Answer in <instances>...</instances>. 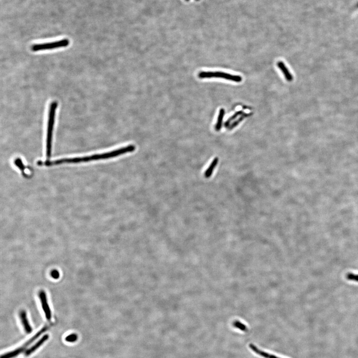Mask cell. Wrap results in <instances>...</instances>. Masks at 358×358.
Listing matches in <instances>:
<instances>
[{"instance_id": "6da1fadb", "label": "cell", "mask_w": 358, "mask_h": 358, "mask_svg": "<svg viewBox=\"0 0 358 358\" xmlns=\"http://www.w3.org/2000/svg\"><path fill=\"white\" fill-rule=\"evenodd\" d=\"M136 147L135 145H129L125 147L121 148L119 149L113 151L108 152L104 153L99 154L93 155L91 156H84L81 157H75L72 158L61 159L56 160L50 161H46L43 162V165L44 166H52L58 165L63 164H72V163H79L82 162H90L93 161L107 159L111 158L113 157H117L120 155L124 154L126 153L132 152L135 150Z\"/></svg>"}, {"instance_id": "7a4b0ae2", "label": "cell", "mask_w": 358, "mask_h": 358, "mask_svg": "<svg viewBox=\"0 0 358 358\" xmlns=\"http://www.w3.org/2000/svg\"><path fill=\"white\" fill-rule=\"evenodd\" d=\"M58 107V102L54 101L51 102L49 106L48 118L47 129V158L49 159L51 156L53 132L55 122V113Z\"/></svg>"}, {"instance_id": "3957f363", "label": "cell", "mask_w": 358, "mask_h": 358, "mask_svg": "<svg viewBox=\"0 0 358 358\" xmlns=\"http://www.w3.org/2000/svg\"><path fill=\"white\" fill-rule=\"evenodd\" d=\"M198 76L201 79L219 78L237 83L240 82L242 80L241 77L238 75H231L220 72L201 71L198 73Z\"/></svg>"}, {"instance_id": "277c9868", "label": "cell", "mask_w": 358, "mask_h": 358, "mask_svg": "<svg viewBox=\"0 0 358 358\" xmlns=\"http://www.w3.org/2000/svg\"><path fill=\"white\" fill-rule=\"evenodd\" d=\"M47 326L43 327L37 333H36V334L33 336L32 337H31L30 340L25 342L24 345H22V347L18 348L13 351L3 354L1 357V358H14L17 357L20 354L24 352V351H26L25 350L29 347V346H30L34 341L36 340V339H37L42 333L45 332L47 331Z\"/></svg>"}, {"instance_id": "5b68a950", "label": "cell", "mask_w": 358, "mask_h": 358, "mask_svg": "<svg viewBox=\"0 0 358 358\" xmlns=\"http://www.w3.org/2000/svg\"><path fill=\"white\" fill-rule=\"evenodd\" d=\"M70 41L68 39H63L60 41L51 42L48 43L34 44L31 47V50L34 52L42 51V50H51L58 48L65 47H68Z\"/></svg>"}, {"instance_id": "8992f818", "label": "cell", "mask_w": 358, "mask_h": 358, "mask_svg": "<svg viewBox=\"0 0 358 358\" xmlns=\"http://www.w3.org/2000/svg\"><path fill=\"white\" fill-rule=\"evenodd\" d=\"M39 298L41 304L42 308L45 314L47 320H50L51 318V312L49 305L47 300V295L43 290H41L39 293Z\"/></svg>"}, {"instance_id": "52a82bcc", "label": "cell", "mask_w": 358, "mask_h": 358, "mask_svg": "<svg viewBox=\"0 0 358 358\" xmlns=\"http://www.w3.org/2000/svg\"><path fill=\"white\" fill-rule=\"evenodd\" d=\"M48 339H49V335L48 334L44 335V336L42 337L41 339H39L37 342L36 343V344H34L30 348L25 351V356L28 357V356H30V355L32 354L33 353L35 352V351H36L39 348L41 347L45 342L48 340Z\"/></svg>"}, {"instance_id": "ba28073f", "label": "cell", "mask_w": 358, "mask_h": 358, "mask_svg": "<svg viewBox=\"0 0 358 358\" xmlns=\"http://www.w3.org/2000/svg\"><path fill=\"white\" fill-rule=\"evenodd\" d=\"M19 317H20V320L22 322L24 329L25 330L26 333H28V334L31 333L32 331V327H31L30 323H29L25 311H24V310L20 311V312H19Z\"/></svg>"}, {"instance_id": "9c48e42d", "label": "cell", "mask_w": 358, "mask_h": 358, "mask_svg": "<svg viewBox=\"0 0 358 358\" xmlns=\"http://www.w3.org/2000/svg\"><path fill=\"white\" fill-rule=\"evenodd\" d=\"M277 66L278 68L282 71V73H283L284 77L286 79L287 81H289V82H291V81H293V75L290 73V72L289 70V69L286 66L283 62L279 61V62H278Z\"/></svg>"}, {"instance_id": "30bf717a", "label": "cell", "mask_w": 358, "mask_h": 358, "mask_svg": "<svg viewBox=\"0 0 358 358\" xmlns=\"http://www.w3.org/2000/svg\"><path fill=\"white\" fill-rule=\"evenodd\" d=\"M249 347L251 349V350H252L253 352H254L255 353L258 355L259 356L261 357H264L265 358H281L279 357H277V356L273 355L272 354H270L268 353L265 352L264 351H262L259 349L255 345H253L252 344H249Z\"/></svg>"}, {"instance_id": "8fae6325", "label": "cell", "mask_w": 358, "mask_h": 358, "mask_svg": "<svg viewBox=\"0 0 358 358\" xmlns=\"http://www.w3.org/2000/svg\"><path fill=\"white\" fill-rule=\"evenodd\" d=\"M224 114H225V110L223 108H221L219 110L217 124L215 125V129L216 131H218L221 129L222 125H223V120Z\"/></svg>"}, {"instance_id": "7c38bea8", "label": "cell", "mask_w": 358, "mask_h": 358, "mask_svg": "<svg viewBox=\"0 0 358 358\" xmlns=\"http://www.w3.org/2000/svg\"><path fill=\"white\" fill-rule=\"evenodd\" d=\"M218 157H216L213 161H212L210 165L208 167L207 170L206 171L205 173V176L206 178H208L212 176V173H213V170L215 169V167L218 165Z\"/></svg>"}, {"instance_id": "4fadbf2b", "label": "cell", "mask_w": 358, "mask_h": 358, "mask_svg": "<svg viewBox=\"0 0 358 358\" xmlns=\"http://www.w3.org/2000/svg\"><path fill=\"white\" fill-rule=\"evenodd\" d=\"M251 114H252V113H243V114H242L241 117H240L239 118H238L237 120H236L234 122H233L232 124H231L229 125V126L228 127V129H229V130H232L233 129H234L236 126H237L241 122H242L243 120H244L245 118H247V117H249V116H250Z\"/></svg>"}, {"instance_id": "5bb4252c", "label": "cell", "mask_w": 358, "mask_h": 358, "mask_svg": "<svg viewBox=\"0 0 358 358\" xmlns=\"http://www.w3.org/2000/svg\"><path fill=\"white\" fill-rule=\"evenodd\" d=\"M242 114H243V112L242 111H237V112H236L234 114H233L231 117H230L229 119L226 120V122L224 124L225 127L228 128L229 125L231 124V123L232 121L235 120L238 116H241Z\"/></svg>"}, {"instance_id": "9a60e30c", "label": "cell", "mask_w": 358, "mask_h": 358, "mask_svg": "<svg viewBox=\"0 0 358 358\" xmlns=\"http://www.w3.org/2000/svg\"><path fill=\"white\" fill-rule=\"evenodd\" d=\"M233 326L244 332L247 331V327L243 323L238 321H235L233 323Z\"/></svg>"}, {"instance_id": "2e32d148", "label": "cell", "mask_w": 358, "mask_h": 358, "mask_svg": "<svg viewBox=\"0 0 358 358\" xmlns=\"http://www.w3.org/2000/svg\"><path fill=\"white\" fill-rule=\"evenodd\" d=\"M78 338V337L76 334L72 333V334H71L67 336L65 338V340L66 342H68L74 343L77 340Z\"/></svg>"}, {"instance_id": "e0dca14e", "label": "cell", "mask_w": 358, "mask_h": 358, "mask_svg": "<svg viewBox=\"0 0 358 358\" xmlns=\"http://www.w3.org/2000/svg\"><path fill=\"white\" fill-rule=\"evenodd\" d=\"M346 278L349 281L358 282V274H355L353 273H349L347 274Z\"/></svg>"}, {"instance_id": "ac0fdd59", "label": "cell", "mask_w": 358, "mask_h": 358, "mask_svg": "<svg viewBox=\"0 0 358 358\" xmlns=\"http://www.w3.org/2000/svg\"><path fill=\"white\" fill-rule=\"evenodd\" d=\"M51 275L55 279H57L59 277V274L57 270H53L52 272H51Z\"/></svg>"}, {"instance_id": "d6986e66", "label": "cell", "mask_w": 358, "mask_h": 358, "mask_svg": "<svg viewBox=\"0 0 358 358\" xmlns=\"http://www.w3.org/2000/svg\"><path fill=\"white\" fill-rule=\"evenodd\" d=\"M186 1H189L190 0H185Z\"/></svg>"}, {"instance_id": "ffe728a7", "label": "cell", "mask_w": 358, "mask_h": 358, "mask_svg": "<svg viewBox=\"0 0 358 358\" xmlns=\"http://www.w3.org/2000/svg\"><path fill=\"white\" fill-rule=\"evenodd\" d=\"M196 1H200V0H196Z\"/></svg>"}]
</instances>
